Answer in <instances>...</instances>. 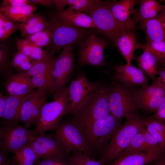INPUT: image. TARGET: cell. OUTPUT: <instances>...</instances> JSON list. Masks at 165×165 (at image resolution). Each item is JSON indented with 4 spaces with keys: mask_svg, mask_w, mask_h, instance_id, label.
Instances as JSON below:
<instances>
[{
    "mask_svg": "<svg viewBox=\"0 0 165 165\" xmlns=\"http://www.w3.org/2000/svg\"><path fill=\"white\" fill-rule=\"evenodd\" d=\"M33 91L23 95H8L6 108L2 119V123L18 124L21 121L20 112L22 105L31 95Z\"/></svg>",
    "mask_w": 165,
    "mask_h": 165,
    "instance_id": "603a6c76",
    "label": "cell"
},
{
    "mask_svg": "<svg viewBox=\"0 0 165 165\" xmlns=\"http://www.w3.org/2000/svg\"><path fill=\"white\" fill-rule=\"evenodd\" d=\"M56 58L53 56L37 61L25 74L30 77L38 75H50Z\"/></svg>",
    "mask_w": 165,
    "mask_h": 165,
    "instance_id": "836d02e7",
    "label": "cell"
},
{
    "mask_svg": "<svg viewBox=\"0 0 165 165\" xmlns=\"http://www.w3.org/2000/svg\"><path fill=\"white\" fill-rule=\"evenodd\" d=\"M4 85L6 92L10 96L26 95L35 88L31 78L21 73H12L7 75Z\"/></svg>",
    "mask_w": 165,
    "mask_h": 165,
    "instance_id": "ac0fdd59",
    "label": "cell"
},
{
    "mask_svg": "<svg viewBox=\"0 0 165 165\" xmlns=\"http://www.w3.org/2000/svg\"><path fill=\"white\" fill-rule=\"evenodd\" d=\"M144 50L141 54L134 57V59L136 61L139 68L153 81L156 79V76L159 75V64L151 52L145 49Z\"/></svg>",
    "mask_w": 165,
    "mask_h": 165,
    "instance_id": "cb8c5ba5",
    "label": "cell"
},
{
    "mask_svg": "<svg viewBox=\"0 0 165 165\" xmlns=\"http://www.w3.org/2000/svg\"><path fill=\"white\" fill-rule=\"evenodd\" d=\"M52 38V34L48 28L24 37V39L31 44L43 48L49 47Z\"/></svg>",
    "mask_w": 165,
    "mask_h": 165,
    "instance_id": "d6a6232c",
    "label": "cell"
},
{
    "mask_svg": "<svg viewBox=\"0 0 165 165\" xmlns=\"http://www.w3.org/2000/svg\"><path fill=\"white\" fill-rule=\"evenodd\" d=\"M149 117L160 120L165 124V101Z\"/></svg>",
    "mask_w": 165,
    "mask_h": 165,
    "instance_id": "7bdbcfd3",
    "label": "cell"
},
{
    "mask_svg": "<svg viewBox=\"0 0 165 165\" xmlns=\"http://www.w3.org/2000/svg\"><path fill=\"white\" fill-rule=\"evenodd\" d=\"M68 157H54L43 159V160L39 162L38 165H55L60 160Z\"/></svg>",
    "mask_w": 165,
    "mask_h": 165,
    "instance_id": "f6af8a7d",
    "label": "cell"
},
{
    "mask_svg": "<svg viewBox=\"0 0 165 165\" xmlns=\"http://www.w3.org/2000/svg\"><path fill=\"white\" fill-rule=\"evenodd\" d=\"M121 54L125 59L126 65H131L136 49H141V44L137 41L134 31H127L122 34L115 41Z\"/></svg>",
    "mask_w": 165,
    "mask_h": 165,
    "instance_id": "44dd1931",
    "label": "cell"
},
{
    "mask_svg": "<svg viewBox=\"0 0 165 165\" xmlns=\"http://www.w3.org/2000/svg\"><path fill=\"white\" fill-rule=\"evenodd\" d=\"M69 104L68 87L54 94L53 100L46 103L42 108L36 127L33 130V136L55 130L61 122L62 117L67 114Z\"/></svg>",
    "mask_w": 165,
    "mask_h": 165,
    "instance_id": "277c9868",
    "label": "cell"
},
{
    "mask_svg": "<svg viewBox=\"0 0 165 165\" xmlns=\"http://www.w3.org/2000/svg\"><path fill=\"white\" fill-rule=\"evenodd\" d=\"M68 160L69 165H103L98 160L80 151H73L72 154L68 157Z\"/></svg>",
    "mask_w": 165,
    "mask_h": 165,
    "instance_id": "74e56055",
    "label": "cell"
},
{
    "mask_svg": "<svg viewBox=\"0 0 165 165\" xmlns=\"http://www.w3.org/2000/svg\"><path fill=\"white\" fill-rule=\"evenodd\" d=\"M49 29L52 34L50 45L47 50L53 55L59 53L66 47L81 43L94 34L92 29L84 28L68 24L56 15L48 21Z\"/></svg>",
    "mask_w": 165,
    "mask_h": 165,
    "instance_id": "3957f363",
    "label": "cell"
},
{
    "mask_svg": "<svg viewBox=\"0 0 165 165\" xmlns=\"http://www.w3.org/2000/svg\"><path fill=\"white\" fill-rule=\"evenodd\" d=\"M14 154L16 165H34L40 159L28 143Z\"/></svg>",
    "mask_w": 165,
    "mask_h": 165,
    "instance_id": "1f68e13d",
    "label": "cell"
},
{
    "mask_svg": "<svg viewBox=\"0 0 165 165\" xmlns=\"http://www.w3.org/2000/svg\"><path fill=\"white\" fill-rule=\"evenodd\" d=\"M37 61L18 50L12 54L11 58L10 66L12 70L17 73L25 74Z\"/></svg>",
    "mask_w": 165,
    "mask_h": 165,
    "instance_id": "f546056e",
    "label": "cell"
},
{
    "mask_svg": "<svg viewBox=\"0 0 165 165\" xmlns=\"http://www.w3.org/2000/svg\"><path fill=\"white\" fill-rule=\"evenodd\" d=\"M143 119L136 112L127 116L125 123L112 137L101 153L98 160L103 165H107L116 159L144 126Z\"/></svg>",
    "mask_w": 165,
    "mask_h": 165,
    "instance_id": "7a4b0ae2",
    "label": "cell"
},
{
    "mask_svg": "<svg viewBox=\"0 0 165 165\" xmlns=\"http://www.w3.org/2000/svg\"><path fill=\"white\" fill-rule=\"evenodd\" d=\"M144 127V126L143 127L133 138L128 146L120 154L145 152V146L143 135Z\"/></svg>",
    "mask_w": 165,
    "mask_h": 165,
    "instance_id": "ab89813d",
    "label": "cell"
},
{
    "mask_svg": "<svg viewBox=\"0 0 165 165\" xmlns=\"http://www.w3.org/2000/svg\"><path fill=\"white\" fill-rule=\"evenodd\" d=\"M147 49L157 58L160 67L165 66V42L149 41L141 44V49Z\"/></svg>",
    "mask_w": 165,
    "mask_h": 165,
    "instance_id": "d590c367",
    "label": "cell"
},
{
    "mask_svg": "<svg viewBox=\"0 0 165 165\" xmlns=\"http://www.w3.org/2000/svg\"><path fill=\"white\" fill-rule=\"evenodd\" d=\"M121 122L110 114L96 120L82 132L93 155L102 152L122 125Z\"/></svg>",
    "mask_w": 165,
    "mask_h": 165,
    "instance_id": "5b68a950",
    "label": "cell"
},
{
    "mask_svg": "<svg viewBox=\"0 0 165 165\" xmlns=\"http://www.w3.org/2000/svg\"><path fill=\"white\" fill-rule=\"evenodd\" d=\"M165 96V85L159 76L152 84L141 87L137 90L135 97V101L149 98Z\"/></svg>",
    "mask_w": 165,
    "mask_h": 165,
    "instance_id": "484cf974",
    "label": "cell"
},
{
    "mask_svg": "<svg viewBox=\"0 0 165 165\" xmlns=\"http://www.w3.org/2000/svg\"><path fill=\"white\" fill-rule=\"evenodd\" d=\"M110 1L98 0L87 13L91 17L99 32L114 43L117 38L127 31L120 27L114 17L110 7Z\"/></svg>",
    "mask_w": 165,
    "mask_h": 165,
    "instance_id": "52a82bcc",
    "label": "cell"
},
{
    "mask_svg": "<svg viewBox=\"0 0 165 165\" xmlns=\"http://www.w3.org/2000/svg\"><path fill=\"white\" fill-rule=\"evenodd\" d=\"M101 86L100 81H90L82 74H80L73 80L68 87L69 104L67 114H72Z\"/></svg>",
    "mask_w": 165,
    "mask_h": 165,
    "instance_id": "7c38bea8",
    "label": "cell"
},
{
    "mask_svg": "<svg viewBox=\"0 0 165 165\" xmlns=\"http://www.w3.org/2000/svg\"><path fill=\"white\" fill-rule=\"evenodd\" d=\"M98 0H54L58 12L64 9L67 6L72 7L76 11L87 13L90 8Z\"/></svg>",
    "mask_w": 165,
    "mask_h": 165,
    "instance_id": "4dcf8cb0",
    "label": "cell"
},
{
    "mask_svg": "<svg viewBox=\"0 0 165 165\" xmlns=\"http://www.w3.org/2000/svg\"><path fill=\"white\" fill-rule=\"evenodd\" d=\"M112 78L115 81L125 86L143 87L148 85L147 76L139 68L132 65L117 64Z\"/></svg>",
    "mask_w": 165,
    "mask_h": 165,
    "instance_id": "2e32d148",
    "label": "cell"
},
{
    "mask_svg": "<svg viewBox=\"0 0 165 165\" xmlns=\"http://www.w3.org/2000/svg\"><path fill=\"white\" fill-rule=\"evenodd\" d=\"M109 87L108 105L110 114L122 121L124 118L136 112L135 103L137 90L115 81Z\"/></svg>",
    "mask_w": 165,
    "mask_h": 165,
    "instance_id": "8992f818",
    "label": "cell"
},
{
    "mask_svg": "<svg viewBox=\"0 0 165 165\" xmlns=\"http://www.w3.org/2000/svg\"><path fill=\"white\" fill-rule=\"evenodd\" d=\"M21 24L13 22L0 11V41L5 42L13 33L19 30Z\"/></svg>",
    "mask_w": 165,
    "mask_h": 165,
    "instance_id": "e575fe53",
    "label": "cell"
},
{
    "mask_svg": "<svg viewBox=\"0 0 165 165\" xmlns=\"http://www.w3.org/2000/svg\"><path fill=\"white\" fill-rule=\"evenodd\" d=\"M33 130L18 124L2 123L0 127V150L14 153L28 143Z\"/></svg>",
    "mask_w": 165,
    "mask_h": 165,
    "instance_id": "30bf717a",
    "label": "cell"
},
{
    "mask_svg": "<svg viewBox=\"0 0 165 165\" xmlns=\"http://www.w3.org/2000/svg\"><path fill=\"white\" fill-rule=\"evenodd\" d=\"M11 165H16L14 156L13 157V158L11 160Z\"/></svg>",
    "mask_w": 165,
    "mask_h": 165,
    "instance_id": "f907efd6",
    "label": "cell"
},
{
    "mask_svg": "<svg viewBox=\"0 0 165 165\" xmlns=\"http://www.w3.org/2000/svg\"><path fill=\"white\" fill-rule=\"evenodd\" d=\"M109 87L101 85L71 114V119L82 132L96 120L110 114L108 105Z\"/></svg>",
    "mask_w": 165,
    "mask_h": 165,
    "instance_id": "6da1fadb",
    "label": "cell"
},
{
    "mask_svg": "<svg viewBox=\"0 0 165 165\" xmlns=\"http://www.w3.org/2000/svg\"><path fill=\"white\" fill-rule=\"evenodd\" d=\"M146 165H165V152L160 157L151 161Z\"/></svg>",
    "mask_w": 165,
    "mask_h": 165,
    "instance_id": "7dc6e473",
    "label": "cell"
},
{
    "mask_svg": "<svg viewBox=\"0 0 165 165\" xmlns=\"http://www.w3.org/2000/svg\"><path fill=\"white\" fill-rule=\"evenodd\" d=\"M143 123L148 132L165 149V124L162 121L156 119L144 118Z\"/></svg>",
    "mask_w": 165,
    "mask_h": 165,
    "instance_id": "f1b7e54d",
    "label": "cell"
},
{
    "mask_svg": "<svg viewBox=\"0 0 165 165\" xmlns=\"http://www.w3.org/2000/svg\"><path fill=\"white\" fill-rule=\"evenodd\" d=\"M108 44L105 39L92 34L83 41L79 45L77 61L81 67L86 65L102 66L106 62L104 54Z\"/></svg>",
    "mask_w": 165,
    "mask_h": 165,
    "instance_id": "8fae6325",
    "label": "cell"
},
{
    "mask_svg": "<svg viewBox=\"0 0 165 165\" xmlns=\"http://www.w3.org/2000/svg\"><path fill=\"white\" fill-rule=\"evenodd\" d=\"M30 4L39 5L47 8H50L55 6L54 0H29Z\"/></svg>",
    "mask_w": 165,
    "mask_h": 165,
    "instance_id": "ee69618b",
    "label": "cell"
},
{
    "mask_svg": "<svg viewBox=\"0 0 165 165\" xmlns=\"http://www.w3.org/2000/svg\"><path fill=\"white\" fill-rule=\"evenodd\" d=\"M11 161L10 162L7 163H6L3 165H11Z\"/></svg>",
    "mask_w": 165,
    "mask_h": 165,
    "instance_id": "f5cc1de1",
    "label": "cell"
},
{
    "mask_svg": "<svg viewBox=\"0 0 165 165\" xmlns=\"http://www.w3.org/2000/svg\"><path fill=\"white\" fill-rule=\"evenodd\" d=\"M165 150L159 149L146 152L120 154L113 161L107 165H146L161 156Z\"/></svg>",
    "mask_w": 165,
    "mask_h": 165,
    "instance_id": "d6986e66",
    "label": "cell"
},
{
    "mask_svg": "<svg viewBox=\"0 0 165 165\" xmlns=\"http://www.w3.org/2000/svg\"><path fill=\"white\" fill-rule=\"evenodd\" d=\"M28 144L40 159L69 156V153L56 141L53 134L44 133L32 136Z\"/></svg>",
    "mask_w": 165,
    "mask_h": 165,
    "instance_id": "4fadbf2b",
    "label": "cell"
},
{
    "mask_svg": "<svg viewBox=\"0 0 165 165\" xmlns=\"http://www.w3.org/2000/svg\"><path fill=\"white\" fill-rule=\"evenodd\" d=\"M16 39V44L18 50L35 61H41L52 55L47 50L33 46L17 37Z\"/></svg>",
    "mask_w": 165,
    "mask_h": 165,
    "instance_id": "83f0119b",
    "label": "cell"
},
{
    "mask_svg": "<svg viewBox=\"0 0 165 165\" xmlns=\"http://www.w3.org/2000/svg\"><path fill=\"white\" fill-rule=\"evenodd\" d=\"M143 135L145 152L151 150L161 149H164L161 147L158 141L150 134L145 127L144 129Z\"/></svg>",
    "mask_w": 165,
    "mask_h": 165,
    "instance_id": "60d3db41",
    "label": "cell"
},
{
    "mask_svg": "<svg viewBox=\"0 0 165 165\" xmlns=\"http://www.w3.org/2000/svg\"><path fill=\"white\" fill-rule=\"evenodd\" d=\"M137 4L139 5L131 17L132 21L135 25L165 11V6L156 0H137Z\"/></svg>",
    "mask_w": 165,
    "mask_h": 165,
    "instance_id": "ffe728a7",
    "label": "cell"
},
{
    "mask_svg": "<svg viewBox=\"0 0 165 165\" xmlns=\"http://www.w3.org/2000/svg\"><path fill=\"white\" fill-rule=\"evenodd\" d=\"M49 93L46 90L33 91L23 103L20 112L21 121L27 128L36 124Z\"/></svg>",
    "mask_w": 165,
    "mask_h": 165,
    "instance_id": "5bb4252c",
    "label": "cell"
},
{
    "mask_svg": "<svg viewBox=\"0 0 165 165\" xmlns=\"http://www.w3.org/2000/svg\"><path fill=\"white\" fill-rule=\"evenodd\" d=\"M75 58L72 46L66 47L56 58L51 73L50 93L64 90L74 72Z\"/></svg>",
    "mask_w": 165,
    "mask_h": 165,
    "instance_id": "ba28073f",
    "label": "cell"
},
{
    "mask_svg": "<svg viewBox=\"0 0 165 165\" xmlns=\"http://www.w3.org/2000/svg\"><path fill=\"white\" fill-rule=\"evenodd\" d=\"M29 0H3L1 7H17L29 4Z\"/></svg>",
    "mask_w": 165,
    "mask_h": 165,
    "instance_id": "b9f144b4",
    "label": "cell"
},
{
    "mask_svg": "<svg viewBox=\"0 0 165 165\" xmlns=\"http://www.w3.org/2000/svg\"><path fill=\"white\" fill-rule=\"evenodd\" d=\"M56 16L63 22L74 26L86 29H96L91 17L86 13L74 10L72 7L58 12Z\"/></svg>",
    "mask_w": 165,
    "mask_h": 165,
    "instance_id": "7402d4cb",
    "label": "cell"
},
{
    "mask_svg": "<svg viewBox=\"0 0 165 165\" xmlns=\"http://www.w3.org/2000/svg\"><path fill=\"white\" fill-rule=\"evenodd\" d=\"M46 19L40 14H34L20 24L19 31L21 37H25L41 31L49 26Z\"/></svg>",
    "mask_w": 165,
    "mask_h": 165,
    "instance_id": "4316f807",
    "label": "cell"
},
{
    "mask_svg": "<svg viewBox=\"0 0 165 165\" xmlns=\"http://www.w3.org/2000/svg\"><path fill=\"white\" fill-rule=\"evenodd\" d=\"M10 49L6 43L0 44V71L1 73L6 74V76L13 73L10 66Z\"/></svg>",
    "mask_w": 165,
    "mask_h": 165,
    "instance_id": "f35d334b",
    "label": "cell"
},
{
    "mask_svg": "<svg viewBox=\"0 0 165 165\" xmlns=\"http://www.w3.org/2000/svg\"><path fill=\"white\" fill-rule=\"evenodd\" d=\"M147 42H165V11L155 17L140 23Z\"/></svg>",
    "mask_w": 165,
    "mask_h": 165,
    "instance_id": "e0dca14e",
    "label": "cell"
},
{
    "mask_svg": "<svg viewBox=\"0 0 165 165\" xmlns=\"http://www.w3.org/2000/svg\"><path fill=\"white\" fill-rule=\"evenodd\" d=\"M159 1L161 4L165 6V0H159Z\"/></svg>",
    "mask_w": 165,
    "mask_h": 165,
    "instance_id": "816d5d0a",
    "label": "cell"
},
{
    "mask_svg": "<svg viewBox=\"0 0 165 165\" xmlns=\"http://www.w3.org/2000/svg\"><path fill=\"white\" fill-rule=\"evenodd\" d=\"M8 95L4 96L0 93V118L2 119L5 110Z\"/></svg>",
    "mask_w": 165,
    "mask_h": 165,
    "instance_id": "bcb514c9",
    "label": "cell"
},
{
    "mask_svg": "<svg viewBox=\"0 0 165 165\" xmlns=\"http://www.w3.org/2000/svg\"><path fill=\"white\" fill-rule=\"evenodd\" d=\"M158 70L159 76L161 78L165 85V66L159 67Z\"/></svg>",
    "mask_w": 165,
    "mask_h": 165,
    "instance_id": "681fc988",
    "label": "cell"
},
{
    "mask_svg": "<svg viewBox=\"0 0 165 165\" xmlns=\"http://www.w3.org/2000/svg\"><path fill=\"white\" fill-rule=\"evenodd\" d=\"M165 96L149 98L135 101V107L148 112H154L164 102Z\"/></svg>",
    "mask_w": 165,
    "mask_h": 165,
    "instance_id": "8d00e7d4",
    "label": "cell"
},
{
    "mask_svg": "<svg viewBox=\"0 0 165 165\" xmlns=\"http://www.w3.org/2000/svg\"><path fill=\"white\" fill-rule=\"evenodd\" d=\"M55 130V139L68 152L80 151L93 156L82 132L71 119L61 121Z\"/></svg>",
    "mask_w": 165,
    "mask_h": 165,
    "instance_id": "9c48e42d",
    "label": "cell"
},
{
    "mask_svg": "<svg viewBox=\"0 0 165 165\" xmlns=\"http://www.w3.org/2000/svg\"><path fill=\"white\" fill-rule=\"evenodd\" d=\"M137 1H111L110 7L115 19L120 27L126 31H135L137 27L132 21V16L135 12Z\"/></svg>",
    "mask_w": 165,
    "mask_h": 165,
    "instance_id": "9a60e30c",
    "label": "cell"
},
{
    "mask_svg": "<svg viewBox=\"0 0 165 165\" xmlns=\"http://www.w3.org/2000/svg\"><path fill=\"white\" fill-rule=\"evenodd\" d=\"M38 8L35 5L29 4L17 7H1L0 11L11 21L22 23L31 17Z\"/></svg>",
    "mask_w": 165,
    "mask_h": 165,
    "instance_id": "d4e9b609",
    "label": "cell"
},
{
    "mask_svg": "<svg viewBox=\"0 0 165 165\" xmlns=\"http://www.w3.org/2000/svg\"><path fill=\"white\" fill-rule=\"evenodd\" d=\"M9 153L0 150V165H3L10 162L11 161L8 157Z\"/></svg>",
    "mask_w": 165,
    "mask_h": 165,
    "instance_id": "c3c4849f",
    "label": "cell"
}]
</instances>
